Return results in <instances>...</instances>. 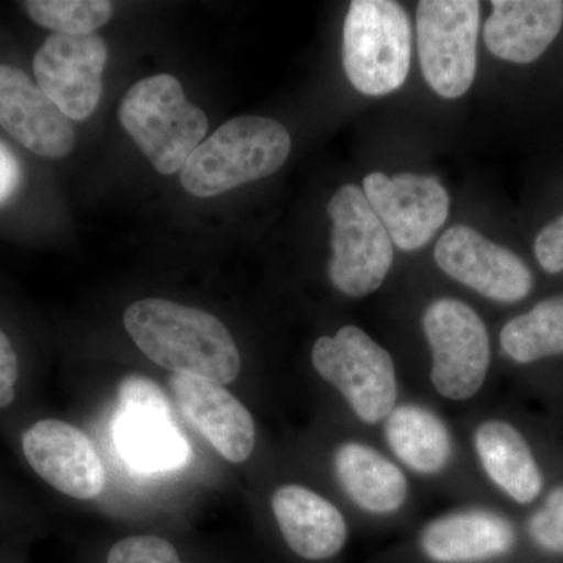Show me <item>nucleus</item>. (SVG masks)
I'll return each instance as SVG.
<instances>
[{"mask_svg":"<svg viewBox=\"0 0 563 563\" xmlns=\"http://www.w3.org/2000/svg\"><path fill=\"white\" fill-rule=\"evenodd\" d=\"M133 342L152 362L174 372L231 384L242 372V358L231 332L213 314L195 307L141 299L124 313Z\"/></svg>","mask_w":563,"mask_h":563,"instance_id":"f257e3e1","label":"nucleus"},{"mask_svg":"<svg viewBox=\"0 0 563 563\" xmlns=\"http://www.w3.org/2000/svg\"><path fill=\"white\" fill-rule=\"evenodd\" d=\"M290 151V133L280 122L235 118L196 147L180 169V184L192 196L213 198L272 176L287 162Z\"/></svg>","mask_w":563,"mask_h":563,"instance_id":"f03ea898","label":"nucleus"},{"mask_svg":"<svg viewBox=\"0 0 563 563\" xmlns=\"http://www.w3.org/2000/svg\"><path fill=\"white\" fill-rule=\"evenodd\" d=\"M118 117L125 132L158 173L180 172L209 132V120L188 101L169 74L136 81L122 98Z\"/></svg>","mask_w":563,"mask_h":563,"instance_id":"7ed1b4c3","label":"nucleus"},{"mask_svg":"<svg viewBox=\"0 0 563 563\" xmlns=\"http://www.w3.org/2000/svg\"><path fill=\"white\" fill-rule=\"evenodd\" d=\"M412 31L407 11L391 0H354L343 29V66L355 90L385 96L409 76Z\"/></svg>","mask_w":563,"mask_h":563,"instance_id":"20e7f679","label":"nucleus"},{"mask_svg":"<svg viewBox=\"0 0 563 563\" xmlns=\"http://www.w3.org/2000/svg\"><path fill=\"white\" fill-rule=\"evenodd\" d=\"M314 369L333 385L352 412L366 424L384 421L398 401V379L391 355L355 325L313 344Z\"/></svg>","mask_w":563,"mask_h":563,"instance_id":"39448f33","label":"nucleus"},{"mask_svg":"<svg viewBox=\"0 0 563 563\" xmlns=\"http://www.w3.org/2000/svg\"><path fill=\"white\" fill-rule=\"evenodd\" d=\"M118 398L113 442L129 468L161 474L190 462V444L174 422L172 404L157 384L131 374L121 380Z\"/></svg>","mask_w":563,"mask_h":563,"instance_id":"423d86ee","label":"nucleus"},{"mask_svg":"<svg viewBox=\"0 0 563 563\" xmlns=\"http://www.w3.org/2000/svg\"><path fill=\"white\" fill-rule=\"evenodd\" d=\"M333 222L329 276L336 290L352 298L372 295L390 272L393 244L357 185H343L328 206Z\"/></svg>","mask_w":563,"mask_h":563,"instance_id":"0eeeda50","label":"nucleus"},{"mask_svg":"<svg viewBox=\"0 0 563 563\" xmlns=\"http://www.w3.org/2000/svg\"><path fill=\"white\" fill-rule=\"evenodd\" d=\"M432 352L433 388L451 401L479 393L490 368V339L479 314L468 303L440 298L422 317Z\"/></svg>","mask_w":563,"mask_h":563,"instance_id":"6e6552de","label":"nucleus"},{"mask_svg":"<svg viewBox=\"0 0 563 563\" xmlns=\"http://www.w3.org/2000/svg\"><path fill=\"white\" fill-rule=\"evenodd\" d=\"M481 3L422 0L417 9L422 76L437 95L457 99L472 88L477 68Z\"/></svg>","mask_w":563,"mask_h":563,"instance_id":"1a4fd4ad","label":"nucleus"},{"mask_svg":"<svg viewBox=\"0 0 563 563\" xmlns=\"http://www.w3.org/2000/svg\"><path fill=\"white\" fill-rule=\"evenodd\" d=\"M109 49L102 36L51 33L33 57L36 85L70 121L98 109Z\"/></svg>","mask_w":563,"mask_h":563,"instance_id":"9d476101","label":"nucleus"},{"mask_svg":"<svg viewBox=\"0 0 563 563\" xmlns=\"http://www.w3.org/2000/svg\"><path fill=\"white\" fill-rule=\"evenodd\" d=\"M363 192L399 250L417 251L431 242L450 214V195L435 177L372 173Z\"/></svg>","mask_w":563,"mask_h":563,"instance_id":"9b49d317","label":"nucleus"},{"mask_svg":"<svg viewBox=\"0 0 563 563\" xmlns=\"http://www.w3.org/2000/svg\"><path fill=\"white\" fill-rule=\"evenodd\" d=\"M433 255L443 273L492 301L518 302L532 290L528 265L468 225H454L444 232Z\"/></svg>","mask_w":563,"mask_h":563,"instance_id":"f8f14e48","label":"nucleus"},{"mask_svg":"<svg viewBox=\"0 0 563 563\" xmlns=\"http://www.w3.org/2000/svg\"><path fill=\"white\" fill-rule=\"evenodd\" d=\"M22 451L33 472L70 498L95 499L106 487V472L95 444L69 422H35L22 435Z\"/></svg>","mask_w":563,"mask_h":563,"instance_id":"ddd939ff","label":"nucleus"},{"mask_svg":"<svg viewBox=\"0 0 563 563\" xmlns=\"http://www.w3.org/2000/svg\"><path fill=\"white\" fill-rule=\"evenodd\" d=\"M0 128L44 158H65L76 144L73 121L24 70L0 65Z\"/></svg>","mask_w":563,"mask_h":563,"instance_id":"4468645a","label":"nucleus"},{"mask_svg":"<svg viewBox=\"0 0 563 563\" xmlns=\"http://www.w3.org/2000/svg\"><path fill=\"white\" fill-rule=\"evenodd\" d=\"M169 383L181 413L218 454L231 463L251 457L255 448L254 418L224 385L190 374H174Z\"/></svg>","mask_w":563,"mask_h":563,"instance_id":"2eb2a0df","label":"nucleus"},{"mask_svg":"<svg viewBox=\"0 0 563 563\" xmlns=\"http://www.w3.org/2000/svg\"><path fill=\"white\" fill-rule=\"evenodd\" d=\"M274 517L292 553L307 561H325L343 550L347 525L324 496L302 485H284L272 499Z\"/></svg>","mask_w":563,"mask_h":563,"instance_id":"dca6fc26","label":"nucleus"},{"mask_svg":"<svg viewBox=\"0 0 563 563\" xmlns=\"http://www.w3.org/2000/svg\"><path fill=\"white\" fill-rule=\"evenodd\" d=\"M562 24L561 0H493L484 40L495 57L528 65L542 57Z\"/></svg>","mask_w":563,"mask_h":563,"instance_id":"f3484780","label":"nucleus"},{"mask_svg":"<svg viewBox=\"0 0 563 563\" xmlns=\"http://www.w3.org/2000/svg\"><path fill=\"white\" fill-rule=\"evenodd\" d=\"M512 525L488 510H463L426 526L421 548L433 562L474 563L509 553Z\"/></svg>","mask_w":563,"mask_h":563,"instance_id":"a211bd4d","label":"nucleus"},{"mask_svg":"<svg viewBox=\"0 0 563 563\" xmlns=\"http://www.w3.org/2000/svg\"><path fill=\"white\" fill-rule=\"evenodd\" d=\"M333 466L344 493L366 512L393 514L406 503L409 493L406 474L368 444H342Z\"/></svg>","mask_w":563,"mask_h":563,"instance_id":"6ab92c4d","label":"nucleus"},{"mask_svg":"<svg viewBox=\"0 0 563 563\" xmlns=\"http://www.w3.org/2000/svg\"><path fill=\"white\" fill-rule=\"evenodd\" d=\"M474 446L485 473L518 504H531L543 490V476L532 450L512 424L487 421L474 433Z\"/></svg>","mask_w":563,"mask_h":563,"instance_id":"aec40b11","label":"nucleus"},{"mask_svg":"<svg viewBox=\"0 0 563 563\" xmlns=\"http://www.w3.org/2000/svg\"><path fill=\"white\" fill-rule=\"evenodd\" d=\"M385 437L396 457L418 474L442 472L453 453L446 424L417 404L395 407L388 415Z\"/></svg>","mask_w":563,"mask_h":563,"instance_id":"412c9836","label":"nucleus"},{"mask_svg":"<svg viewBox=\"0 0 563 563\" xmlns=\"http://www.w3.org/2000/svg\"><path fill=\"white\" fill-rule=\"evenodd\" d=\"M504 354L520 365L563 355V295L551 296L504 325Z\"/></svg>","mask_w":563,"mask_h":563,"instance_id":"4be33fe9","label":"nucleus"},{"mask_svg":"<svg viewBox=\"0 0 563 563\" xmlns=\"http://www.w3.org/2000/svg\"><path fill=\"white\" fill-rule=\"evenodd\" d=\"M22 5L35 24L65 35H90L113 16L109 0H27Z\"/></svg>","mask_w":563,"mask_h":563,"instance_id":"5701e85b","label":"nucleus"},{"mask_svg":"<svg viewBox=\"0 0 563 563\" xmlns=\"http://www.w3.org/2000/svg\"><path fill=\"white\" fill-rule=\"evenodd\" d=\"M107 563H181L168 540L157 536H133L114 543Z\"/></svg>","mask_w":563,"mask_h":563,"instance_id":"b1692460","label":"nucleus"},{"mask_svg":"<svg viewBox=\"0 0 563 563\" xmlns=\"http://www.w3.org/2000/svg\"><path fill=\"white\" fill-rule=\"evenodd\" d=\"M529 533L544 551L563 554V485L554 488L532 515Z\"/></svg>","mask_w":563,"mask_h":563,"instance_id":"393cba45","label":"nucleus"},{"mask_svg":"<svg viewBox=\"0 0 563 563\" xmlns=\"http://www.w3.org/2000/svg\"><path fill=\"white\" fill-rule=\"evenodd\" d=\"M533 254L544 272L563 273V214L539 232L533 242Z\"/></svg>","mask_w":563,"mask_h":563,"instance_id":"a878e982","label":"nucleus"},{"mask_svg":"<svg viewBox=\"0 0 563 563\" xmlns=\"http://www.w3.org/2000/svg\"><path fill=\"white\" fill-rule=\"evenodd\" d=\"M22 165L13 150L0 140V207L5 206L20 191Z\"/></svg>","mask_w":563,"mask_h":563,"instance_id":"bb28decb","label":"nucleus"},{"mask_svg":"<svg viewBox=\"0 0 563 563\" xmlns=\"http://www.w3.org/2000/svg\"><path fill=\"white\" fill-rule=\"evenodd\" d=\"M18 374L20 368H18L16 352L5 333L0 331V409L13 402Z\"/></svg>","mask_w":563,"mask_h":563,"instance_id":"cd10ccee","label":"nucleus"}]
</instances>
